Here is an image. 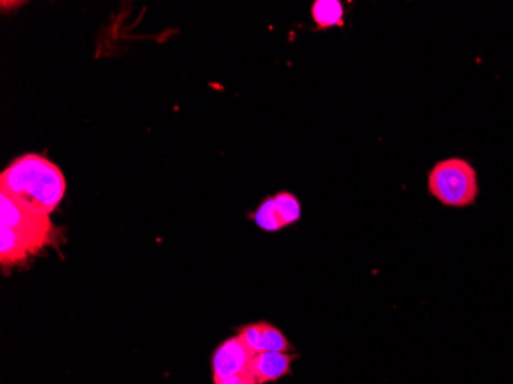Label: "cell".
Instances as JSON below:
<instances>
[{
    "instance_id": "obj_3",
    "label": "cell",
    "mask_w": 513,
    "mask_h": 384,
    "mask_svg": "<svg viewBox=\"0 0 513 384\" xmlns=\"http://www.w3.org/2000/svg\"><path fill=\"white\" fill-rule=\"evenodd\" d=\"M0 212H2L0 216L2 226L24 232L28 236L39 237L50 243L56 239V228L50 216H42L24 206L17 205L5 194H0Z\"/></svg>"
},
{
    "instance_id": "obj_6",
    "label": "cell",
    "mask_w": 513,
    "mask_h": 384,
    "mask_svg": "<svg viewBox=\"0 0 513 384\" xmlns=\"http://www.w3.org/2000/svg\"><path fill=\"white\" fill-rule=\"evenodd\" d=\"M239 337L254 355L262 352H294V346L286 335L272 323H249L239 329Z\"/></svg>"
},
{
    "instance_id": "obj_5",
    "label": "cell",
    "mask_w": 513,
    "mask_h": 384,
    "mask_svg": "<svg viewBox=\"0 0 513 384\" xmlns=\"http://www.w3.org/2000/svg\"><path fill=\"white\" fill-rule=\"evenodd\" d=\"M51 245L47 240L28 236L24 232L2 226L0 229V263L2 268H13L27 262L31 255Z\"/></svg>"
},
{
    "instance_id": "obj_8",
    "label": "cell",
    "mask_w": 513,
    "mask_h": 384,
    "mask_svg": "<svg viewBox=\"0 0 513 384\" xmlns=\"http://www.w3.org/2000/svg\"><path fill=\"white\" fill-rule=\"evenodd\" d=\"M311 13L315 25L320 30L345 25V7L340 0H317L312 5Z\"/></svg>"
},
{
    "instance_id": "obj_2",
    "label": "cell",
    "mask_w": 513,
    "mask_h": 384,
    "mask_svg": "<svg viewBox=\"0 0 513 384\" xmlns=\"http://www.w3.org/2000/svg\"><path fill=\"white\" fill-rule=\"evenodd\" d=\"M427 191L449 208L474 206L480 197L477 168L463 157L440 160L427 174Z\"/></svg>"
},
{
    "instance_id": "obj_11",
    "label": "cell",
    "mask_w": 513,
    "mask_h": 384,
    "mask_svg": "<svg viewBox=\"0 0 513 384\" xmlns=\"http://www.w3.org/2000/svg\"><path fill=\"white\" fill-rule=\"evenodd\" d=\"M219 384H257L251 374L245 372V374L237 375V377L228 378V380L222 381Z\"/></svg>"
},
{
    "instance_id": "obj_10",
    "label": "cell",
    "mask_w": 513,
    "mask_h": 384,
    "mask_svg": "<svg viewBox=\"0 0 513 384\" xmlns=\"http://www.w3.org/2000/svg\"><path fill=\"white\" fill-rule=\"evenodd\" d=\"M252 220L263 231L277 232L283 229L279 214L275 211L274 197H268L260 203L259 208L252 214Z\"/></svg>"
},
{
    "instance_id": "obj_7",
    "label": "cell",
    "mask_w": 513,
    "mask_h": 384,
    "mask_svg": "<svg viewBox=\"0 0 513 384\" xmlns=\"http://www.w3.org/2000/svg\"><path fill=\"white\" fill-rule=\"evenodd\" d=\"M297 355L292 352H262L255 354L249 366V374L257 384L275 383L292 374V363Z\"/></svg>"
},
{
    "instance_id": "obj_1",
    "label": "cell",
    "mask_w": 513,
    "mask_h": 384,
    "mask_svg": "<svg viewBox=\"0 0 513 384\" xmlns=\"http://www.w3.org/2000/svg\"><path fill=\"white\" fill-rule=\"evenodd\" d=\"M65 192L67 180L62 169L39 154L17 157L0 174V194L42 216L56 211Z\"/></svg>"
},
{
    "instance_id": "obj_4",
    "label": "cell",
    "mask_w": 513,
    "mask_h": 384,
    "mask_svg": "<svg viewBox=\"0 0 513 384\" xmlns=\"http://www.w3.org/2000/svg\"><path fill=\"white\" fill-rule=\"evenodd\" d=\"M252 357H254V354L239 335L226 338L212 354V381H214V384H219L228 380V378L245 374L249 371Z\"/></svg>"
},
{
    "instance_id": "obj_9",
    "label": "cell",
    "mask_w": 513,
    "mask_h": 384,
    "mask_svg": "<svg viewBox=\"0 0 513 384\" xmlns=\"http://www.w3.org/2000/svg\"><path fill=\"white\" fill-rule=\"evenodd\" d=\"M275 211L279 214L283 228L294 225L302 217V206L291 192L282 191L274 196Z\"/></svg>"
}]
</instances>
